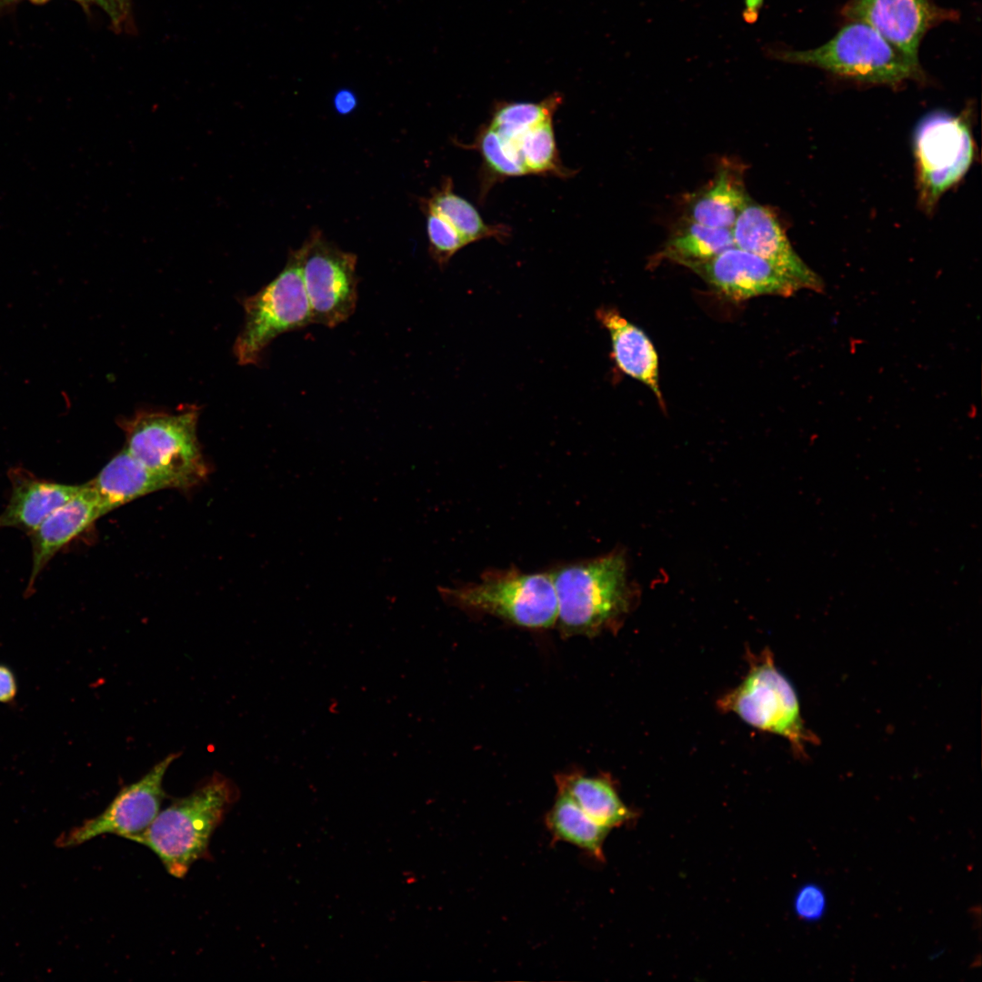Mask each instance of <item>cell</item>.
I'll return each mask as SVG.
<instances>
[{
    "instance_id": "6da1fadb",
    "label": "cell",
    "mask_w": 982,
    "mask_h": 982,
    "mask_svg": "<svg viewBox=\"0 0 982 982\" xmlns=\"http://www.w3.org/2000/svg\"><path fill=\"white\" fill-rule=\"evenodd\" d=\"M562 635L594 636L620 624L633 606L635 588L619 551L550 571Z\"/></svg>"
},
{
    "instance_id": "7a4b0ae2",
    "label": "cell",
    "mask_w": 982,
    "mask_h": 982,
    "mask_svg": "<svg viewBox=\"0 0 982 982\" xmlns=\"http://www.w3.org/2000/svg\"><path fill=\"white\" fill-rule=\"evenodd\" d=\"M238 797L233 781L215 773L160 810L133 841L154 852L170 875L183 878L195 862L209 857L211 837Z\"/></svg>"
},
{
    "instance_id": "3957f363",
    "label": "cell",
    "mask_w": 982,
    "mask_h": 982,
    "mask_svg": "<svg viewBox=\"0 0 982 982\" xmlns=\"http://www.w3.org/2000/svg\"><path fill=\"white\" fill-rule=\"evenodd\" d=\"M763 51L772 60L813 66L867 84L897 86L910 80H926L918 59L906 55L859 21H847L829 41L813 49L793 50L768 45Z\"/></svg>"
},
{
    "instance_id": "277c9868",
    "label": "cell",
    "mask_w": 982,
    "mask_h": 982,
    "mask_svg": "<svg viewBox=\"0 0 982 982\" xmlns=\"http://www.w3.org/2000/svg\"><path fill=\"white\" fill-rule=\"evenodd\" d=\"M196 407L177 414L138 411L118 420L125 448L146 467L166 479L172 488H187L207 473L197 440Z\"/></svg>"
},
{
    "instance_id": "5b68a950",
    "label": "cell",
    "mask_w": 982,
    "mask_h": 982,
    "mask_svg": "<svg viewBox=\"0 0 982 982\" xmlns=\"http://www.w3.org/2000/svg\"><path fill=\"white\" fill-rule=\"evenodd\" d=\"M439 591L446 602L459 608L518 626L546 629L556 624L557 599L551 572L491 571L477 582Z\"/></svg>"
},
{
    "instance_id": "8992f818",
    "label": "cell",
    "mask_w": 982,
    "mask_h": 982,
    "mask_svg": "<svg viewBox=\"0 0 982 982\" xmlns=\"http://www.w3.org/2000/svg\"><path fill=\"white\" fill-rule=\"evenodd\" d=\"M721 710L732 712L750 726L787 738L799 755L817 736L804 725L797 694L766 650L750 664L742 683L723 696Z\"/></svg>"
},
{
    "instance_id": "52a82bcc",
    "label": "cell",
    "mask_w": 982,
    "mask_h": 982,
    "mask_svg": "<svg viewBox=\"0 0 982 982\" xmlns=\"http://www.w3.org/2000/svg\"><path fill=\"white\" fill-rule=\"evenodd\" d=\"M243 307L245 322L233 347L240 365L257 364L276 337L312 324L297 249L271 282L243 300Z\"/></svg>"
},
{
    "instance_id": "ba28073f",
    "label": "cell",
    "mask_w": 982,
    "mask_h": 982,
    "mask_svg": "<svg viewBox=\"0 0 982 982\" xmlns=\"http://www.w3.org/2000/svg\"><path fill=\"white\" fill-rule=\"evenodd\" d=\"M918 201L930 213L973 162L975 145L967 117L937 111L924 117L914 136Z\"/></svg>"
},
{
    "instance_id": "9c48e42d",
    "label": "cell",
    "mask_w": 982,
    "mask_h": 982,
    "mask_svg": "<svg viewBox=\"0 0 982 982\" xmlns=\"http://www.w3.org/2000/svg\"><path fill=\"white\" fill-rule=\"evenodd\" d=\"M313 324L333 328L356 308V254L340 249L314 231L297 249Z\"/></svg>"
},
{
    "instance_id": "30bf717a",
    "label": "cell",
    "mask_w": 982,
    "mask_h": 982,
    "mask_svg": "<svg viewBox=\"0 0 982 982\" xmlns=\"http://www.w3.org/2000/svg\"><path fill=\"white\" fill-rule=\"evenodd\" d=\"M179 756L180 753L169 754L140 779L123 787L101 814L61 835L56 842L58 847H75L106 834L133 841L159 813L165 798V775Z\"/></svg>"
},
{
    "instance_id": "8fae6325",
    "label": "cell",
    "mask_w": 982,
    "mask_h": 982,
    "mask_svg": "<svg viewBox=\"0 0 982 982\" xmlns=\"http://www.w3.org/2000/svg\"><path fill=\"white\" fill-rule=\"evenodd\" d=\"M840 15L847 21L868 25L915 59L929 30L959 19L957 10L939 6L933 0H848Z\"/></svg>"
},
{
    "instance_id": "7c38bea8",
    "label": "cell",
    "mask_w": 982,
    "mask_h": 982,
    "mask_svg": "<svg viewBox=\"0 0 982 982\" xmlns=\"http://www.w3.org/2000/svg\"><path fill=\"white\" fill-rule=\"evenodd\" d=\"M689 269L734 301L765 295L790 296L802 289L795 279L769 261L735 246Z\"/></svg>"
},
{
    "instance_id": "4fadbf2b",
    "label": "cell",
    "mask_w": 982,
    "mask_h": 982,
    "mask_svg": "<svg viewBox=\"0 0 982 982\" xmlns=\"http://www.w3.org/2000/svg\"><path fill=\"white\" fill-rule=\"evenodd\" d=\"M735 246L757 255L795 279L802 289L821 292L824 283L796 253L776 215L751 199L731 227Z\"/></svg>"
},
{
    "instance_id": "5bb4252c",
    "label": "cell",
    "mask_w": 982,
    "mask_h": 982,
    "mask_svg": "<svg viewBox=\"0 0 982 982\" xmlns=\"http://www.w3.org/2000/svg\"><path fill=\"white\" fill-rule=\"evenodd\" d=\"M105 515L99 498L88 482L82 485L73 497L53 511L31 532L33 565L29 588L46 564L64 546Z\"/></svg>"
},
{
    "instance_id": "9a60e30c",
    "label": "cell",
    "mask_w": 982,
    "mask_h": 982,
    "mask_svg": "<svg viewBox=\"0 0 982 982\" xmlns=\"http://www.w3.org/2000/svg\"><path fill=\"white\" fill-rule=\"evenodd\" d=\"M596 316L610 336L612 358L618 369L648 386L664 407L658 383V357L650 339L614 307H599Z\"/></svg>"
},
{
    "instance_id": "2e32d148",
    "label": "cell",
    "mask_w": 982,
    "mask_h": 982,
    "mask_svg": "<svg viewBox=\"0 0 982 982\" xmlns=\"http://www.w3.org/2000/svg\"><path fill=\"white\" fill-rule=\"evenodd\" d=\"M10 479L12 493L0 515V528L16 527L29 534L81 487L39 479L23 469L10 472Z\"/></svg>"
},
{
    "instance_id": "e0dca14e",
    "label": "cell",
    "mask_w": 982,
    "mask_h": 982,
    "mask_svg": "<svg viewBox=\"0 0 982 982\" xmlns=\"http://www.w3.org/2000/svg\"><path fill=\"white\" fill-rule=\"evenodd\" d=\"M743 175L742 166L731 161L722 163L713 179L689 196L685 218L709 226L731 229L750 199Z\"/></svg>"
},
{
    "instance_id": "ac0fdd59",
    "label": "cell",
    "mask_w": 982,
    "mask_h": 982,
    "mask_svg": "<svg viewBox=\"0 0 982 982\" xmlns=\"http://www.w3.org/2000/svg\"><path fill=\"white\" fill-rule=\"evenodd\" d=\"M105 514L138 497L172 488L125 447L90 482Z\"/></svg>"
},
{
    "instance_id": "d6986e66",
    "label": "cell",
    "mask_w": 982,
    "mask_h": 982,
    "mask_svg": "<svg viewBox=\"0 0 982 982\" xmlns=\"http://www.w3.org/2000/svg\"><path fill=\"white\" fill-rule=\"evenodd\" d=\"M557 788L566 791L599 825L612 829L634 817L607 778L581 773L559 775Z\"/></svg>"
},
{
    "instance_id": "ffe728a7",
    "label": "cell",
    "mask_w": 982,
    "mask_h": 982,
    "mask_svg": "<svg viewBox=\"0 0 982 982\" xmlns=\"http://www.w3.org/2000/svg\"><path fill=\"white\" fill-rule=\"evenodd\" d=\"M545 824L555 841L572 844L596 860H604L603 845L610 829L593 820L566 791L558 788Z\"/></svg>"
},
{
    "instance_id": "44dd1931",
    "label": "cell",
    "mask_w": 982,
    "mask_h": 982,
    "mask_svg": "<svg viewBox=\"0 0 982 982\" xmlns=\"http://www.w3.org/2000/svg\"><path fill=\"white\" fill-rule=\"evenodd\" d=\"M734 246L729 228L709 226L685 218L666 242L659 257L689 268L713 259Z\"/></svg>"
},
{
    "instance_id": "7402d4cb",
    "label": "cell",
    "mask_w": 982,
    "mask_h": 982,
    "mask_svg": "<svg viewBox=\"0 0 982 982\" xmlns=\"http://www.w3.org/2000/svg\"><path fill=\"white\" fill-rule=\"evenodd\" d=\"M422 204L423 210L431 211L447 221L466 245L485 238L495 237L502 241L508 237L509 228L486 224L470 202L454 192L450 178H446L440 187L422 200Z\"/></svg>"
},
{
    "instance_id": "603a6c76",
    "label": "cell",
    "mask_w": 982,
    "mask_h": 982,
    "mask_svg": "<svg viewBox=\"0 0 982 982\" xmlns=\"http://www.w3.org/2000/svg\"><path fill=\"white\" fill-rule=\"evenodd\" d=\"M562 102L558 93L539 102H501L494 108L488 125L498 135L508 155L521 165L516 141L527 130L553 118Z\"/></svg>"
},
{
    "instance_id": "cb8c5ba5",
    "label": "cell",
    "mask_w": 982,
    "mask_h": 982,
    "mask_svg": "<svg viewBox=\"0 0 982 982\" xmlns=\"http://www.w3.org/2000/svg\"><path fill=\"white\" fill-rule=\"evenodd\" d=\"M552 119L527 130L516 141L518 157L526 175L568 177L574 174L560 161Z\"/></svg>"
},
{
    "instance_id": "d4e9b609",
    "label": "cell",
    "mask_w": 982,
    "mask_h": 982,
    "mask_svg": "<svg viewBox=\"0 0 982 982\" xmlns=\"http://www.w3.org/2000/svg\"><path fill=\"white\" fill-rule=\"evenodd\" d=\"M471 147L479 151L487 173L495 178L526 175L522 165L508 155L498 135L489 125L480 129Z\"/></svg>"
},
{
    "instance_id": "484cf974",
    "label": "cell",
    "mask_w": 982,
    "mask_h": 982,
    "mask_svg": "<svg viewBox=\"0 0 982 982\" xmlns=\"http://www.w3.org/2000/svg\"><path fill=\"white\" fill-rule=\"evenodd\" d=\"M424 211L426 215L429 253L436 263L445 266L456 252L467 245L447 221L431 211Z\"/></svg>"
},
{
    "instance_id": "4316f807",
    "label": "cell",
    "mask_w": 982,
    "mask_h": 982,
    "mask_svg": "<svg viewBox=\"0 0 982 982\" xmlns=\"http://www.w3.org/2000/svg\"><path fill=\"white\" fill-rule=\"evenodd\" d=\"M826 902L821 887L808 884L799 888L793 907L798 917L806 921H815L823 916Z\"/></svg>"
},
{
    "instance_id": "83f0119b",
    "label": "cell",
    "mask_w": 982,
    "mask_h": 982,
    "mask_svg": "<svg viewBox=\"0 0 982 982\" xmlns=\"http://www.w3.org/2000/svg\"><path fill=\"white\" fill-rule=\"evenodd\" d=\"M110 17L116 29H122L130 15L131 0H95Z\"/></svg>"
},
{
    "instance_id": "f1b7e54d",
    "label": "cell",
    "mask_w": 982,
    "mask_h": 982,
    "mask_svg": "<svg viewBox=\"0 0 982 982\" xmlns=\"http://www.w3.org/2000/svg\"><path fill=\"white\" fill-rule=\"evenodd\" d=\"M17 691L16 680L12 670L0 664V703L11 702Z\"/></svg>"
},
{
    "instance_id": "f546056e",
    "label": "cell",
    "mask_w": 982,
    "mask_h": 982,
    "mask_svg": "<svg viewBox=\"0 0 982 982\" xmlns=\"http://www.w3.org/2000/svg\"><path fill=\"white\" fill-rule=\"evenodd\" d=\"M334 105L339 114L346 115L356 105V95L348 90H340L334 97Z\"/></svg>"
},
{
    "instance_id": "4dcf8cb0",
    "label": "cell",
    "mask_w": 982,
    "mask_h": 982,
    "mask_svg": "<svg viewBox=\"0 0 982 982\" xmlns=\"http://www.w3.org/2000/svg\"><path fill=\"white\" fill-rule=\"evenodd\" d=\"M763 3L764 0H744L745 10L743 11V18L747 23L756 21L759 10L763 6Z\"/></svg>"
},
{
    "instance_id": "1f68e13d",
    "label": "cell",
    "mask_w": 982,
    "mask_h": 982,
    "mask_svg": "<svg viewBox=\"0 0 982 982\" xmlns=\"http://www.w3.org/2000/svg\"><path fill=\"white\" fill-rule=\"evenodd\" d=\"M29 1H31L33 3H35V4H43V3L47 2L48 0H29ZM74 1L77 2L86 12L89 11L90 6L92 5V4H95V0H74Z\"/></svg>"
},
{
    "instance_id": "d6a6232c",
    "label": "cell",
    "mask_w": 982,
    "mask_h": 982,
    "mask_svg": "<svg viewBox=\"0 0 982 982\" xmlns=\"http://www.w3.org/2000/svg\"><path fill=\"white\" fill-rule=\"evenodd\" d=\"M15 1H17V0H0V5H5L7 4L14 3Z\"/></svg>"
}]
</instances>
